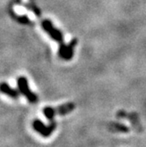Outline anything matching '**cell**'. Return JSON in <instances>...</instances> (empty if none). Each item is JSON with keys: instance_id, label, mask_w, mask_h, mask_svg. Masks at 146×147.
<instances>
[{"instance_id": "cell-1", "label": "cell", "mask_w": 146, "mask_h": 147, "mask_svg": "<svg viewBox=\"0 0 146 147\" xmlns=\"http://www.w3.org/2000/svg\"><path fill=\"white\" fill-rule=\"evenodd\" d=\"M75 108H76L75 104L72 102L65 103L63 105L59 106L57 109L51 108V107H46V108L43 109V114L47 117V119H48L51 121V120H53L55 118L56 115H67V114L71 113V111H73L75 109Z\"/></svg>"}, {"instance_id": "cell-2", "label": "cell", "mask_w": 146, "mask_h": 147, "mask_svg": "<svg viewBox=\"0 0 146 147\" xmlns=\"http://www.w3.org/2000/svg\"><path fill=\"white\" fill-rule=\"evenodd\" d=\"M18 88L20 92H21L22 94L28 100L29 102L31 103H35L38 100V97L36 94L30 90L28 86V79L24 77H20L18 78Z\"/></svg>"}, {"instance_id": "cell-3", "label": "cell", "mask_w": 146, "mask_h": 147, "mask_svg": "<svg viewBox=\"0 0 146 147\" xmlns=\"http://www.w3.org/2000/svg\"><path fill=\"white\" fill-rule=\"evenodd\" d=\"M56 126L57 124L54 123H51L49 126H46L44 123H42L41 121H39V120H35L33 123V128L34 129V130H36L39 134H41L42 137H49L52 132L56 129Z\"/></svg>"}, {"instance_id": "cell-4", "label": "cell", "mask_w": 146, "mask_h": 147, "mask_svg": "<svg viewBox=\"0 0 146 147\" xmlns=\"http://www.w3.org/2000/svg\"><path fill=\"white\" fill-rule=\"evenodd\" d=\"M0 92H3L4 94L11 97V98H13V99H17L19 97V95H20V92L17 90L11 88L6 83L0 84Z\"/></svg>"}, {"instance_id": "cell-5", "label": "cell", "mask_w": 146, "mask_h": 147, "mask_svg": "<svg viewBox=\"0 0 146 147\" xmlns=\"http://www.w3.org/2000/svg\"><path fill=\"white\" fill-rule=\"evenodd\" d=\"M112 128H114V129L115 130H117V131H122V132H127V131H129V129L126 127V126H124V125H122V124H113L112 125Z\"/></svg>"}]
</instances>
